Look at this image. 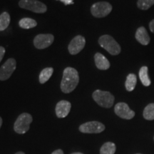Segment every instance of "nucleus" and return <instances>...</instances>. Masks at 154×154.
<instances>
[{"label":"nucleus","instance_id":"obj_12","mask_svg":"<svg viewBox=\"0 0 154 154\" xmlns=\"http://www.w3.org/2000/svg\"><path fill=\"white\" fill-rule=\"evenodd\" d=\"M71 107H72V104L68 101L62 100V101L58 102L55 109L57 116L60 119L66 117L70 112Z\"/></svg>","mask_w":154,"mask_h":154},{"label":"nucleus","instance_id":"obj_24","mask_svg":"<svg viewBox=\"0 0 154 154\" xmlns=\"http://www.w3.org/2000/svg\"><path fill=\"white\" fill-rule=\"evenodd\" d=\"M58 1L61 2H63L65 5H73V4H74V0H58Z\"/></svg>","mask_w":154,"mask_h":154},{"label":"nucleus","instance_id":"obj_29","mask_svg":"<svg viewBox=\"0 0 154 154\" xmlns=\"http://www.w3.org/2000/svg\"><path fill=\"white\" fill-rule=\"evenodd\" d=\"M72 154H84V153H79V152H76V153H72Z\"/></svg>","mask_w":154,"mask_h":154},{"label":"nucleus","instance_id":"obj_17","mask_svg":"<svg viewBox=\"0 0 154 154\" xmlns=\"http://www.w3.org/2000/svg\"><path fill=\"white\" fill-rule=\"evenodd\" d=\"M19 25L21 28L24 29H29L34 28L37 25V22L33 19L31 18H23L19 22Z\"/></svg>","mask_w":154,"mask_h":154},{"label":"nucleus","instance_id":"obj_19","mask_svg":"<svg viewBox=\"0 0 154 154\" xmlns=\"http://www.w3.org/2000/svg\"><path fill=\"white\" fill-rule=\"evenodd\" d=\"M10 24V15L8 12L5 11L0 15V32L5 31Z\"/></svg>","mask_w":154,"mask_h":154},{"label":"nucleus","instance_id":"obj_28","mask_svg":"<svg viewBox=\"0 0 154 154\" xmlns=\"http://www.w3.org/2000/svg\"><path fill=\"white\" fill-rule=\"evenodd\" d=\"M15 154H25L24 152H17V153H16Z\"/></svg>","mask_w":154,"mask_h":154},{"label":"nucleus","instance_id":"obj_26","mask_svg":"<svg viewBox=\"0 0 154 154\" xmlns=\"http://www.w3.org/2000/svg\"><path fill=\"white\" fill-rule=\"evenodd\" d=\"M51 154H63V152L62 150L58 149V150H56L55 151H54Z\"/></svg>","mask_w":154,"mask_h":154},{"label":"nucleus","instance_id":"obj_27","mask_svg":"<svg viewBox=\"0 0 154 154\" xmlns=\"http://www.w3.org/2000/svg\"><path fill=\"white\" fill-rule=\"evenodd\" d=\"M2 125V119L1 117H0V128H1Z\"/></svg>","mask_w":154,"mask_h":154},{"label":"nucleus","instance_id":"obj_22","mask_svg":"<svg viewBox=\"0 0 154 154\" xmlns=\"http://www.w3.org/2000/svg\"><path fill=\"white\" fill-rule=\"evenodd\" d=\"M154 5V0H138L137 7L140 10H148Z\"/></svg>","mask_w":154,"mask_h":154},{"label":"nucleus","instance_id":"obj_21","mask_svg":"<svg viewBox=\"0 0 154 154\" xmlns=\"http://www.w3.org/2000/svg\"><path fill=\"white\" fill-rule=\"evenodd\" d=\"M143 116L146 120H154V103H149L146 106L143 110Z\"/></svg>","mask_w":154,"mask_h":154},{"label":"nucleus","instance_id":"obj_20","mask_svg":"<svg viewBox=\"0 0 154 154\" xmlns=\"http://www.w3.org/2000/svg\"><path fill=\"white\" fill-rule=\"evenodd\" d=\"M116 145L112 142H106L102 146L100 150V154H114L116 152Z\"/></svg>","mask_w":154,"mask_h":154},{"label":"nucleus","instance_id":"obj_18","mask_svg":"<svg viewBox=\"0 0 154 154\" xmlns=\"http://www.w3.org/2000/svg\"><path fill=\"white\" fill-rule=\"evenodd\" d=\"M54 72V69L51 67H47L44 69L39 74V82L40 84H44L51 78Z\"/></svg>","mask_w":154,"mask_h":154},{"label":"nucleus","instance_id":"obj_9","mask_svg":"<svg viewBox=\"0 0 154 154\" xmlns=\"http://www.w3.org/2000/svg\"><path fill=\"white\" fill-rule=\"evenodd\" d=\"M54 40V36L51 34H41L35 36L34 45L36 49H44L51 45Z\"/></svg>","mask_w":154,"mask_h":154},{"label":"nucleus","instance_id":"obj_23","mask_svg":"<svg viewBox=\"0 0 154 154\" xmlns=\"http://www.w3.org/2000/svg\"><path fill=\"white\" fill-rule=\"evenodd\" d=\"M5 54V49L3 47H1V46H0V62H1L2 60L3 59Z\"/></svg>","mask_w":154,"mask_h":154},{"label":"nucleus","instance_id":"obj_8","mask_svg":"<svg viewBox=\"0 0 154 154\" xmlns=\"http://www.w3.org/2000/svg\"><path fill=\"white\" fill-rule=\"evenodd\" d=\"M79 129L84 134H99L105 130V126L98 121H90L81 125Z\"/></svg>","mask_w":154,"mask_h":154},{"label":"nucleus","instance_id":"obj_16","mask_svg":"<svg viewBox=\"0 0 154 154\" xmlns=\"http://www.w3.org/2000/svg\"><path fill=\"white\" fill-rule=\"evenodd\" d=\"M136 84H137V78L136 74H129L126 77V82H125V87L128 91H132L135 89Z\"/></svg>","mask_w":154,"mask_h":154},{"label":"nucleus","instance_id":"obj_30","mask_svg":"<svg viewBox=\"0 0 154 154\" xmlns=\"http://www.w3.org/2000/svg\"><path fill=\"white\" fill-rule=\"evenodd\" d=\"M137 154H140V153H137Z\"/></svg>","mask_w":154,"mask_h":154},{"label":"nucleus","instance_id":"obj_4","mask_svg":"<svg viewBox=\"0 0 154 154\" xmlns=\"http://www.w3.org/2000/svg\"><path fill=\"white\" fill-rule=\"evenodd\" d=\"M32 121L33 119L29 113H23L19 115L14 125L15 132L19 134H23L27 132L29 129L30 124H32Z\"/></svg>","mask_w":154,"mask_h":154},{"label":"nucleus","instance_id":"obj_13","mask_svg":"<svg viewBox=\"0 0 154 154\" xmlns=\"http://www.w3.org/2000/svg\"><path fill=\"white\" fill-rule=\"evenodd\" d=\"M135 38L138 42L143 46L149 45L151 41L149 34H148L147 30L144 26H140L137 29L135 34Z\"/></svg>","mask_w":154,"mask_h":154},{"label":"nucleus","instance_id":"obj_7","mask_svg":"<svg viewBox=\"0 0 154 154\" xmlns=\"http://www.w3.org/2000/svg\"><path fill=\"white\" fill-rule=\"evenodd\" d=\"M17 62L14 59H9L0 68V81H6L10 78L16 69Z\"/></svg>","mask_w":154,"mask_h":154},{"label":"nucleus","instance_id":"obj_2","mask_svg":"<svg viewBox=\"0 0 154 154\" xmlns=\"http://www.w3.org/2000/svg\"><path fill=\"white\" fill-rule=\"evenodd\" d=\"M99 44L111 55H118L121 51V48L119 44H118V42L116 41L112 36L108 34L100 36L99 38Z\"/></svg>","mask_w":154,"mask_h":154},{"label":"nucleus","instance_id":"obj_3","mask_svg":"<svg viewBox=\"0 0 154 154\" xmlns=\"http://www.w3.org/2000/svg\"><path fill=\"white\" fill-rule=\"evenodd\" d=\"M92 97L100 106L107 109L112 106L115 99L114 96L110 92L101 90H96L92 94Z\"/></svg>","mask_w":154,"mask_h":154},{"label":"nucleus","instance_id":"obj_14","mask_svg":"<svg viewBox=\"0 0 154 154\" xmlns=\"http://www.w3.org/2000/svg\"><path fill=\"white\" fill-rule=\"evenodd\" d=\"M94 61L96 67L100 70H107L110 68V62L101 53H96L94 55Z\"/></svg>","mask_w":154,"mask_h":154},{"label":"nucleus","instance_id":"obj_10","mask_svg":"<svg viewBox=\"0 0 154 154\" xmlns=\"http://www.w3.org/2000/svg\"><path fill=\"white\" fill-rule=\"evenodd\" d=\"M115 113L121 119L130 120L135 116V112L130 109L128 105L124 102L116 104L114 107Z\"/></svg>","mask_w":154,"mask_h":154},{"label":"nucleus","instance_id":"obj_5","mask_svg":"<svg viewBox=\"0 0 154 154\" xmlns=\"http://www.w3.org/2000/svg\"><path fill=\"white\" fill-rule=\"evenodd\" d=\"M112 5L107 2L94 3L91 7V13L96 18H103L109 15L112 11Z\"/></svg>","mask_w":154,"mask_h":154},{"label":"nucleus","instance_id":"obj_6","mask_svg":"<svg viewBox=\"0 0 154 154\" xmlns=\"http://www.w3.org/2000/svg\"><path fill=\"white\" fill-rule=\"evenodd\" d=\"M19 5L21 8L38 14L45 13L47 11V6L38 0H20Z\"/></svg>","mask_w":154,"mask_h":154},{"label":"nucleus","instance_id":"obj_15","mask_svg":"<svg viewBox=\"0 0 154 154\" xmlns=\"http://www.w3.org/2000/svg\"><path fill=\"white\" fill-rule=\"evenodd\" d=\"M140 80L144 86H149L151 84V81L149 76V68L148 66H143L140 69L138 73Z\"/></svg>","mask_w":154,"mask_h":154},{"label":"nucleus","instance_id":"obj_11","mask_svg":"<svg viewBox=\"0 0 154 154\" xmlns=\"http://www.w3.org/2000/svg\"><path fill=\"white\" fill-rule=\"evenodd\" d=\"M86 44V40L84 36L78 35L73 38L69 44L68 49L69 53L72 55H76L79 54L82 49H84Z\"/></svg>","mask_w":154,"mask_h":154},{"label":"nucleus","instance_id":"obj_25","mask_svg":"<svg viewBox=\"0 0 154 154\" xmlns=\"http://www.w3.org/2000/svg\"><path fill=\"white\" fill-rule=\"evenodd\" d=\"M149 29L152 33L154 34V19L151 20L149 23Z\"/></svg>","mask_w":154,"mask_h":154},{"label":"nucleus","instance_id":"obj_1","mask_svg":"<svg viewBox=\"0 0 154 154\" xmlns=\"http://www.w3.org/2000/svg\"><path fill=\"white\" fill-rule=\"evenodd\" d=\"M79 82V73L74 68L66 67L63 70L61 82V89L64 94H69L76 88Z\"/></svg>","mask_w":154,"mask_h":154}]
</instances>
